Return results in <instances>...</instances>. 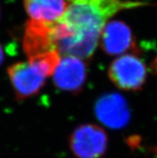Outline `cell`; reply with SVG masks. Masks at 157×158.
<instances>
[{"instance_id":"cell-1","label":"cell","mask_w":157,"mask_h":158,"mask_svg":"<svg viewBox=\"0 0 157 158\" xmlns=\"http://www.w3.org/2000/svg\"><path fill=\"white\" fill-rule=\"evenodd\" d=\"M142 5L126 0H68L65 12L53 26L56 50L64 56L91 58L110 19Z\"/></svg>"},{"instance_id":"cell-2","label":"cell","mask_w":157,"mask_h":158,"mask_svg":"<svg viewBox=\"0 0 157 158\" xmlns=\"http://www.w3.org/2000/svg\"><path fill=\"white\" fill-rule=\"evenodd\" d=\"M108 76L115 86L125 91L141 89L147 78V68L143 60L134 55H123L109 67Z\"/></svg>"},{"instance_id":"cell-3","label":"cell","mask_w":157,"mask_h":158,"mask_svg":"<svg viewBox=\"0 0 157 158\" xmlns=\"http://www.w3.org/2000/svg\"><path fill=\"white\" fill-rule=\"evenodd\" d=\"M107 138L105 131L92 124L80 125L72 132L69 146L77 158H100L107 151Z\"/></svg>"},{"instance_id":"cell-4","label":"cell","mask_w":157,"mask_h":158,"mask_svg":"<svg viewBox=\"0 0 157 158\" xmlns=\"http://www.w3.org/2000/svg\"><path fill=\"white\" fill-rule=\"evenodd\" d=\"M7 74L19 100L27 99L37 94L47 79L31 61L12 64L7 68Z\"/></svg>"},{"instance_id":"cell-5","label":"cell","mask_w":157,"mask_h":158,"mask_svg":"<svg viewBox=\"0 0 157 158\" xmlns=\"http://www.w3.org/2000/svg\"><path fill=\"white\" fill-rule=\"evenodd\" d=\"M86 78L87 67L84 60L72 56L62 58L53 74V81L58 88L73 93L83 89Z\"/></svg>"},{"instance_id":"cell-6","label":"cell","mask_w":157,"mask_h":158,"mask_svg":"<svg viewBox=\"0 0 157 158\" xmlns=\"http://www.w3.org/2000/svg\"><path fill=\"white\" fill-rule=\"evenodd\" d=\"M53 26L54 23L28 20L23 40V51L28 59L56 50Z\"/></svg>"},{"instance_id":"cell-7","label":"cell","mask_w":157,"mask_h":158,"mask_svg":"<svg viewBox=\"0 0 157 158\" xmlns=\"http://www.w3.org/2000/svg\"><path fill=\"white\" fill-rule=\"evenodd\" d=\"M95 111L99 120L111 128H123L129 120L130 112L127 102L116 93L101 96L96 102Z\"/></svg>"},{"instance_id":"cell-8","label":"cell","mask_w":157,"mask_h":158,"mask_svg":"<svg viewBox=\"0 0 157 158\" xmlns=\"http://www.w3.org/2000/svg\"><path fill=\"white\" fill-rule=\"evenodd\" d=\"M102 49L109 56H118L135 46L129 27L120 21H111L105 25L100 35Z\"/></svg>"},{"instance_id":"cell-9","label":"cell","mask_w":157,"mask_h":158,"mask_svg":"<svg viewBox=\"0 0 157 158\" xmlns=\"http://www.w3.org/2000/svg\"><path fill=\"white\" fill-rule=\"evenodd\" d=\"M66 0H24V6L31 20L55 23L65 12Z\"/></svg>"},{"instance_id":"cell-10","label":"cell","mask_w":157,"mask_h":158,"mask_svg":"<svg viewBox=\"0 0 157 158\" xmlns=\"http://www.w3.org/2000/svg\"><path fill=\"white\" fill-rule=\"evenodd\" d=\"M3 58H4V56H3V51H2V48L0 45V65L2 64V61H3Z\"/></svg>"},{"instance_id":"cell-11","label":"cell","mask_w":157,"mask_h":158,"mask_svg":"<svg viewBox=\"0 0 157 158\" xmlns=\"http://www.w3.org/2000/svg\"><path fill=\"white\" fill-rule=\"evenodd\" d=\"M155 64H156V67H157V60H156V62H155Z\"/></svg>"}]
</instances>
